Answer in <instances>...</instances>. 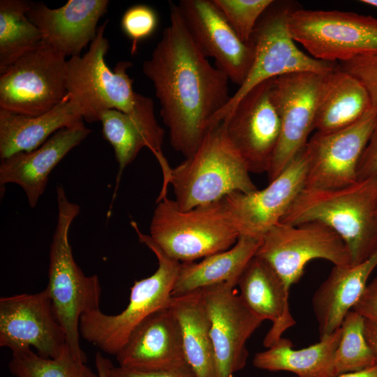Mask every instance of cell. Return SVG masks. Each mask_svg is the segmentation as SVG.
<instances>
[{"label": "cell", "mask_w": 377, "mask_h": 377, "mask_svg": "<svg viewBox=\"0 0 377 377\" xmlns=\"http://www.w3.org/2000/svg\"><path fill=\"white\" fill-rule=\"evenodd\" d=\"M170 24L142 71L152 82L172 148L185 158L197 150L212 119L227 105V75L213 66L169 1Z\"/></svg>", "instance_id": "6da1fadb"}, {"label": "cell", "mask_w": 377, "mask_h": 377, "mask_svg": "<svg viewBox=\"0 0 377 377\" xmlns=\"http://www.w3.org/2000/svg\"><path fill=\"white\" fill-rule=\"evenodd\" d=\"M377 177L345 187L303 188L280 222L297 225L318 221L343 240L355 265L377 250Z\"/></svg>", "instance_id": "7a4b0ae2"}, {"label": "cell", "mask_w": 377, "mask_h": 377, "mask_svg": "<svg viewBox=\"0 0 377 377\" xmlns=\"http://www.w3.org/2000/svg\"><path fill=\"white\" fill-rule=\"evenodd\" d=\"M107 23L98 27L84 54L67 60V94L77 103L84 120L89 123L100 121L108 110L121 111L139 121H151L156 117L154 102L133 90V81L127 73L132 63L120 61L113 70L105 63L110 47L104 36Z\"/></svg>", "instance_id": "3957f363"}, {"label": "cell", "mask_w": 377, "mask_h": 377, "mask_svg": "<svg viewBox=\"0 0 377 377\" xmlns=\"http://www.w3.org/2000/svg\"><path fill=\"white\" fill-rule=\"evenodd\" d=\"M57 221L50 247L46 289L67 346L75 357L87 362L80 343V320L84 313L100 309L101 287L98 276L85 275L73 258L69 232L80 206L68 199L62 185L57 187Z\"/></svg>", "instance_id": "277c9868"}, {"label": "cell", "mask_w": 377, "mask_h": 377, "mask_svg": "<svg viewBox=\"0 0 377 377\" xmlns=\"http://www.w3.org/2000/svg\"><path fill=\"white\" fill-rule=\"evenodd\" d=\"M170 184L174 200L182 210L217 202L233 193L258 189L221 123L207 131L191 157L172 168Z\"/></svg>", "instance_id": "5b68a950"}, {"label": "cell", "mask_w": 377, "mask_h": 377, "mask_svg": "<svg viewBox=\"0 0 377 377\" xmlns=\"http://www.w3.org/2000/svg\"><path fill=\"white\" fill-rule=\"evenodd\" d=\"M139 241L158 259V268L151 276L135 281L131 288L124 310L108 315L100 309L84 313L80 320V337L107 354L117 355L132 332L149 316L168 306L182 263L168 256L142 233L138 223L131 221Z\"/></svg>", "instance_id": "8992f818"}, {"label": "cell", "mask_w": 377, "mask_h": 377, "mask_svg": "<svg viewBox=\"0 0 377 377\" xmlns=\"http://www.w3.org/2000/svg\"><path fill=\"white\" fill-rule=\"evenodd\" d=\"M149 231L163 252L182 263L226 251L239 237L221 200L182 210L167 196L157 200Z\"/></svg>", "instance_id": "52a82bcc"}, {"label": "cell", "mask_w": 377, "mask_h": 377, "mask_svg": "<svg viewBox=\"0 0 377 377\" xmlns=\"http://www.w3.org/2000/svg\"><path fill=\"white\" fill-rule=\"evenodd\" d=\"M290 3L274 1L258 20L250 41L255 50L249 73L227 105L212 120L210 128L220 124L238 102L260 83L283 75L312 72L325 75L336 69V62L316 59L301 51L287 28Z\"/></svg>", "instance_id": "ba28073f"}, {"label": "cell", "mask_w": 377, "mask_h": 377, "mask_svg": "<svg viewBox=\"0 0 377 377\" xmlns=\"http://www.w3.org/2000/svg\"><path fill=\"white\" fill-rule=\"evenodd\" d=\"M287 28L292 38L318 60L343 62L377 55V18L370 15L293 8Z\"/></svg>", "instance_id": "9c48e42d"}, {"label": "cell", "mask_w": 377, "mask_h": 377, "mask_svg": "<svg viewBox=\"0 0 377 377\" xmlns=\"http://www.w3.org/2000/svg\"><path fill=\"white\" fill-rule=\"evenodd\" d=\"M66 57L42 43L0 75V109L37 116L67 95Z\"/></svg>", "instance_id": "30bf717a"}, {"label": "cell", "mask_w": 377, "mask_h": 377, "mask_svg": "<svg viewBox=\"0 0 377 377\" xmlns=\"http://www.w3.org/2000/svg\"><path fill=\"white\" fill-rule=\"evenodd\" d=\"M256 256L273 268L288 292L312 260L324 259L337 266L351 265L350 254L341 238L318 221L297 225L279 222L263 236Z\"/></svg>", "instance_id": "8fae6325"}, {"label": "cell", "mask_w": 377, "mask_h": 377, "mask_svg": "<svg viewBox=\"0 0 377 377\" xmlns=\"http://www.w3.org/2000/svg\"><path fill=\"white\" fill-rule=\"evenodd\" d=\"M273 80L249 91L221 122L250 173L268 172L280 138L281 120L272 98Z\"/></svg>", "instance_id": "7c38bea8"}, {"label": "cell", "mask_w": 377, "mask_h": 377, "mask_svg": "<svg viewBox=\"0 0 377 377\" xmlns=\"http://www.w3.org/2000/svg\"><path fill=\"white\" fill-rule=\"evenodd\" d=\"M376 121L377 112L371 109L346 128L316 131L304 149L307 160L304 188L336 189L357 182L358 163Z\"/></svg>", "instance_id": "4fadbf2b"}, {"label": "cell", "mask_w": 377, "mask_h": 377, "mask_svg": "<svg viewBox=\"0 0 377 377\" xmlns=\"http://www.w3.org/2000/svg\"><path fill=\"white\" fill-rule=\"evenodd\" d=\"M322 74L301 72L274 77L272 98L281 120L279 144L267 172L269 182L279 176L304 149L315 129Z\"/></svg>", "instance_id": "5bb4252c"}, {"label": "cell", "mask_w": 377, "mask_h": 377, "mask_svg": "<svg viewBox=\"0 0 377 377\" xmlns=\"http://www.w3.org/2000/svg\"><path fill=\"white\" fill-rule=\"evenodd\" d=\"M306 170L303 149L265 188L233 193L220 200L239 237L249 236L261 241L280 222L304 188Z\"/></svg>", "instance_id": "9a60e30c"}, {"label": "cell", "mask_w": 377, "mask_h": 377, "mask_svg": "<svg viewBox=\"0 0 377 377\" xmlns=\"http://www.w3.org/2000/svg\"><path fill=\"white\" fill-rule=\"evenodd\" d=\"M235 286L221 283L200 290L211 323L216 377H234L245 367L246 342L264 321L247 307Z\"/></svg>", "instance_id": "2e32d148"}, {"label": "cell", "mask_w": 377, "mask_h": 377, "mask_svg": "<svg viewBox=\"0 0 377 377\" xmlns=\"http://www.w3.org/2000/svg\"><path fill=\"white\" fill-rule=\"evenodd\" d=\"M66 346L46 288L0 298L1 347L11 351L32 347L43 357L55 358Z\"/></svg>", "instance_id": "e0dca14e"}, {"label": "cell", "mask_w": 377, "mask_h": 377, "mask_svg": "<svg viewBox=\"0 0 377 377\" xmlns=\"http://www.w3.org/2000/svg\"><path fill=\"white\" fill-rule=\"evenodd\" d=\"M177 6L203 54L215 60L230 81L241 86L254 60L252 43L239 38L212 0H180Z\"/></svg>", "instance_id": "ac0fdd59"}, {"label": "cell", "mask_w": 377, "mask_h": 377, "mask_svg": "<svg viewBox=\"0 0 377 377\" xmlns=\"http://www.w3.org/2000/svg\"><path fill=\"white\" fill-rule=\"evenodd\" d=\"M116 357L119 367L138 371L174 370L189 366L179 323L168 306L145 319Z\"/></svg>", "instance_id": "d6986e66"}, {"label": "cell", "mask_w": 377, "mask_h": 377, "mask_svg": "<svg viewBox=\"0 0 377 377\" xmlns=\"http://www.w3.org/2000/svg\"><path fill=\"white\" fill-rule=\"evenodd\" d=\"M108 0H69L57 8L43 3L31 4L27 15L40 30L43 42L66 57L80 55L96 38L99 19Z\"/></svg>", "instance_id": "ffe728a7"}, {"label": "cell", "mask_w": 377, "mask_h": 377, "mask_svg": "<svg viewBox=\"0 0 377 377\" xmlns=\"http://www.w3.org/2000/svg\"><path fill=\"white\" fill-rule=\"evenodd\" d=\"M91 133L83 121L61 128L36 149L2 159L0 184H15L24 191L29 206L35 207L56 165Z\"/></svg>", "instance_id": "44dd1931"}, {"label": "cell", "mask_w": 377, "mask_h": 377, "mask_svg": "<svg viewBox=\"0 0 377 377\" xmlns=\"http://www.w3.org/2000/svg\"><path fill=\"white\" fill-rule=\"evenodd\" d=\"M237 285L247 307L263 320L272 322L263 344L269 348L296 322L289 307V292L273 269L263 258L255 256L241 274Z\"/></svg>", "instance_id": "7402d4cb"}, {"label": "cell", "mask_w": 377, "mask_h": 377, "mask_svg": "<svg viewBox=\"0 0 377 377\" xmlns=\"http://www.w3.org/2000/svg\"><path fill=\"white\" fill-rule=\"evenodd\" d=\"M376 267L377 250L357 265H334L312 298L320 339L341 327L344 316L361 297L370 275Z\"/></svg>", "instance_id": "603a6c76"}, {"label": "cell", "mask_w": 377, "mask_h": 377, "mask_svg": "<svg viewBox=\"0 0 377 377\" xmlns=\"http://www.w3.org/2000/svg\"><path fill=\"white\" fill-rule=\"evenodd\" d=\"M83 120L80 107L68 94L40 115L29 116L0 109L1 160L36 149L58 131Z\"/></svg>", "instance_id": "cb8c5ba5"}, {"label": "cell", "mask_w": 377, "mask_h": 377, "mask_svg": "<svg viewBox=\"0 0 377 377\" xmlns=\"http://www.w3.org/2000/svg\"><path fill=\"white\" fill-rule=\"evenodd\" d=\"M371 107L364 86L338 66L323 75L316 107L315 130L329 133L360 119Z\"/></svg>", "instance_id": "d4e9b609"}, {"label": "cell", "mask_w": 377, "mask_h": 377, "mask_svg": "<svg viewBox=\"0 0 377 377\" xmlns=\"http://www.w3.org/2000/svg\"><path fill=\"white\" fill-rule=\"evenodd\" d=\"M168 308L179 323L185 357L195 377H216L211 323L201 290L172 296Z\"/></svg>", "instance_id": "484cf974"}, {"label": "cell", "mask_w": 377, "mask_h": 377, "mask_svg": "<svg viewBox=\"0 0 377 377\" xmlns=\"http://www.w3.org/2000/svg\"><path fill=\"white\" fill-rule=\"evenodd\" d=\"M261 241L242 235L232 247L204 258L198 263H182L172 291L177 296L221 283L237 285L249 261L256 256Z\"/></svg>", "instance_id": "4316f807"}, {"label": "cell", "mask_w": 377, "mask_h": 377, "mask_svg": "<svg viewBox=\"0 0 377 377\" xmlns=\"http://www.w3.org/2000/svg\"><path fill=\"white\" fill-rule=\"evenodd\" d=\"M341 334L340 327L318 343L300 350L293 349L290 340L281 337L266 350L256 353L253 365L269 371H290L297 377H336L334 357Z\"/></svg>", "instance_id": "83f0119b"}, {"label": "cell", "mask_w": 377, "mask_h": 377, "mask_svg": "<svg viewBox=\"0 0 377 377\" xmlns=\"http://www.w3.org/2000/svg\"><path fill=\"white\" fill-rule=\"evenodd\" d=\"M31 4L25 0L0 1V73L43 41L40 30L27 15Z\"/></svg>", "instance_id": "f1b7e54d"}, {"label": "cell", "mask_w": 377, "mask_h": 377, "mask_svg": "<svg viewBox=\"0 0 377 377\" xmlns=\"http://www.w3.org/2000/svg\"><path fill=\"white\" fill-rule=\"evenodd\" d=\"M103 138L112 146L119 165L114 193L124 170L143 148H148L156 158L163 155L161 146L138 123L127 114L117 110H108L101 117Z\"/></svg>", "instance_id": "f546056e"}, {"label": "cell", "mask_w": 377, "mask_h": 377, "mask_svg": "<svg viewBox=\"0 0 377 377\" xmlns=\"http://www.w3.org/2000/svg\"><path fill=\"white\" fill-rule=\"evenodd\" d=\"M8 369L14 377H98L67 346L55 358L43 357L31 348L13 350Z\"/></svg>", "instance_id": "4dcf8cb0"}, {"label": "cell", "mask_w": 377, "mask_h": 377, "mask_svg": "<svg viewBox=\"0 0 377 377\" xmlns=\"http://www.w3.org/2000/svg\"><path fill=\"white\" fill-rule=\"evenodd\" d=\"M365 318L353 309L344 316L342 334L334 357L335 376L366 369L376 364L364 334Z\"/></svg>", "instance_id": "1f68e13d"}, {"label": "cell", "mask_w": 377, "mask_h": 377, "mask_svg": "<svg viewBox=\"0 0 377 377\" xmlns=\"http://www.w3.org/2000/svg\"><path fill=\"white\" fill-rule=\"evenodd\" d=\"M239 38L251 40L253 30L273 0H212Z\"/></svg>", "instance_id": "d6a6232c"}, {"label": "cell", "mask_w": 377, "mask_h": 377, "mask_svg": "<svg viewBox=\"0 0 377 377\" xmlns=\"http://www.w3.org/2000/svg\"><path fill=\"white\" fill-rule=\"evenodd\" d=\"M158 22V13L147 5H134L124 12L121 20V29L132 43V54L137 50L139 43L155 33Z\"/></svg>", "instance_id": "836d02e7"}, {"label": "cell", "mask_w": 377, "mask_h": 377, "mask_svg": "<svg viewBox=\"0 0 377 377\" xmlns=\"http://www.w3.org/2000/svg\"><path fill=\"white\" fill-rule=\"evenodd\" d=\"M340 68L364 86L369 95L372 109L377 112V55L355 57L341 62Z\"/></svg>", "instance_id": "e575fe53"}, {"label": "cell", "mask_w": 377, "mask_h": 377, "mask_svg": "<svg viewBox=\"0 0 377 377\" xmlns=\"http://www.w3.org/2000/svg\"><path fill=\"white\" fill-rule=\"evenodd\" d=\"M108 377H195L189 366L163 371H138L121 367H114L110 362L108 369Z\"/></svg>", "instance_id": "d590c367"}, {"label": "cell", "mask_w": 377, "mask_h": 377, "mask_svg": "<svg viewBox=\"0 0 377 377\" xmlns=\"http://www.w3.org/2000/svg\"><path fill=\"white\" fill-rule=\"evenodd\" d=\"M377 177V121L362 154L357 169V179Z\"/></svg>", "instance_id": "8d00e7d4"}, {"label": "cell", "mask_w": 377, "mask_h": 377, "mask_svg": "<svg viewBox=\"0 0 377 377\" xmlns=\"http://www.w3.org/2000/svg\"><path fill=\"white\" fill-rule=\"evenodd\" d=\"M353 309L366 319L377 323V276L368 283Z\"/></svg>", "instance_id": "74e56055"}, {"label": "cell", "mask_w": 377, "mask_h": 377, "mask_svg": "<svg viewBox=\"0 0 377 377\" xmlns=\"http://www.w3.org/2000/svg\"><path fill=\"white\" fill-rule=\"evenodd\" d=\"M364 334L377 363V323L365 318Z\"/></svg>", "instance_id": "f35d334b"}, {"label": "cell", "mask_w": 377, "mask_h": 377, "mask_svg": "<svg viewBox=\"0 0 377 377\" xmlns=\"http://www.w3.org/2000/svg\"><path fill=\"white\" fill-rule=\"evenodd\" d=\"M110 360L103 357L100 352H97L95 357V364L98 377H108V369Z\"/></svg>", "instance_id": "ab89813d"}, {"label": "cell", "mask_w": 377, "mask_h": 377, "mask_svg": "<svg viewBox=\"0 0 377 377\" xmlns=\"http://www.w3.org/2000/svg\"><path fill=\"white\" fill-rule=\"evenodd\" d=\"M336 377H377V364L364 370L346 373Z\"/></svg>", "instance_id": "60d3db41"}, {"label": "cell", "mask_w": 377, "mask_h": 377, "mask_svg": "<svg viewBox=\"0 0 377 377\" xmlns=\"http://www.w3.org/2000/svg\"><path fill=\"white\" fill-rule=\"evenodd\" d=\"M360 2L377 8V0H361Z\"/></svg>", "instance_id": "b9f144b4"}, {"label": "cell", "mask_w": 377, "mask_h": 377, "mask_svg": "<svg viewBox=\"0 0 377 377\" xmlns=\"http://www.w3.org/2000/svg\"><path fill=\"white\" fill-rule=\"evenodd\" d=\"M376 218H377V211H376Z\"/></svg>", "instance_id": "7bdbcfd3"}]
</instances>
